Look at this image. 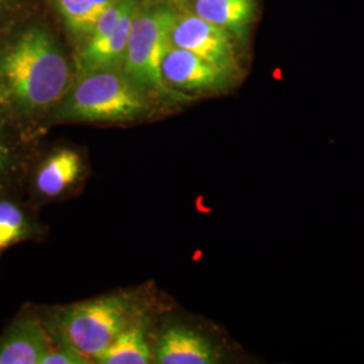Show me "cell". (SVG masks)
Segmentation results:
<instances>
[{
    "instance_id": "obj_1",
    "label": "cell",
    "mask_w": 364,
    "mask_h": 364,
    "mask_svg": "<svg viewBox=\"0 0 364 364\" xmlns=\"http://www.w3.org/2000/svg\"><path fill=\"white\" fill-rule=\"evenodd\" d=\"M0 72L15 99L28 109L58 103L68 92L70 69L49 31L31 27L0 57Z\"/></svg>"
},
{
    "instance_id": "obj_2",
    "label": "cell",
    "mask_w": 364,
    "mask_h": 364,
    "mask_svg": "<svg viewBox=\"0 0 364 364\" xmlns=\"http://www.w3.org/2000/svg\"><path fill=\"white\" fill-rule=\"evenodd\" d=\"M147 109L144 92L114 66L80 73L73 88L63 97L58 117L73 122H129Z\"/></svg>"
},
{
    "instance_id": "obj_3",
    "label": "cell",
    "mask_w": 364,
    "mask_h": 364,
    "mask_svg": "<svg viewBox=\"0 0 364 364\" xmlns=\"http://www.w3.org/2000/svg\"><path fill=\"white\" fill-rule=\"evenodd\" d=\"M178 14L168 4L139 9L131 25L123 55V72L142 91L164 92L162 61L171 46V30Z\"/></svg>"
},
{
    "instance_id": "obj_4",
    "label": "cell",
    "mask_w": 364,
    "mask_h": 364,
    "mask_svg": "<svg viewBox=\"0 0 364 364\" xmlns=\"http://www.w3.org/2000/svg\"><path fill=\"white\" fill-rule=\"evenodd\" d=\"M132 324V302L124 296H105L68 306L60 328L68 344L95 359Z\"/></svg>"
},
{
    "instance_id": "obj_5",
    "label": "cell",
    "mask_w": 364,
    "mask_h": 364,
    "mask_svg": "<svg viewBox=\"0 0 364 364\" xmlns=\"http://www.w3.org/2000/svg\"><path fill=\"white\" fill-rule=\"evenodd\" d=\"M165 82L181 91L213 92L232 85L234 70L212 64L195 53L170 46L162 61Z\"/></svg>"
},
{
    "instance_id": "obj_6",
    "label": "cell",
    "mask_w": 364,
    "mask_h": 364,
    "mask_svg": "<svg viewBox=\"0 0 364 364\" xmlns=\"http://www.w3.org/2000/svg\"><path fill=\"white\" fill-rule=\"evenodd\" d=\"M170 38L171 45L236 72L234 45L230 33L204 18L196 14L178 16Z\"/></svg>"
},
{
    "instance_id": "obj_7",
    "label": "cell",
    "mask_w": 364,
    "mask_h": 364,
    "mask_svg": "<svg viewBox=\"0 0 364 364\" xmlns=\"http://www.w3.org/2000/svg\"><path fill=\"white\" fill-rule=\"evenodd\" d=\"M156 362L159 364H213L220 355L208 338L193 329L171 326L156 343Z\"/></svg>"
},
{
    "instance_id": "obj_8",
    "label": "cell",
    "mask_w": 364,
    "mask_h": 364,
    "mask_svg": "<svg viewBox=\"0 0 364 364\" xmlns=\"http://www.w3.org/2000/svg\"><path fill=\"white\" fill-rule=\"evenodd\" d=\"M50 350L49 336L37 320L23 318L0 338V364H39Z\"/></svg>"
},
{
    "instance_id": "obj_9",
    "label": "cell",
    "mask_w": 364,
    "mask_h": 364,
    "mask_svg": "<svg viewBox=\"0 0 364 364\" xmlns=\"http://www.w3.org/2000/svg\"><path fill=\"white\" fill-rule=\"evenodd\" d=\"M139 4H134L123 14L117 26L111 34L99 41H87L78 53L77 65L80 73L100 68H114L122 63L130 37L131 25Z\"/></svg>"
},
{
    "instance_id": "obj_10",
    "label": "cell",
    "mask_w": 364,
    "mask_h": 364,
    "mask_svg": "<svg viewBox=\"0 0 364 364\" xmlns=\"http://www.w3.org/2000/svg\"><path fill=\"white\" fill-rule=\"evenodd\" d=\"M81 173L82 161L78 153L70 149H58L39 166L36 186L41 195L57 197L70 189L80 180Z\"/></svg>"
},
{
    "instance_id": "obj_11",
    "label": "cell",
    "mask_w": 364,
    "mask_h": 364,
    "mask_svg": "<svg viewBox=\"0 0 364 364\" xmlns=\"http://www.w3.org/2000/svg\"><path fill=\"white\" fill-rule=\"evenodd\" d=\"M196 15L236 37L247 33L255 14V0H195Z\"/></svg>"
},
{
    "instance_id": "obj_12",
    "label": "cell",
    "mask_w": 364,
    "mask_h": 364,
    "mask_svg": "<svg viewBox=\"0 0 364 364\" xmlns=\"http://www.w3.org/2000/svg\"><path fill=\"white\" fill-rule=\"evenodd\" d=\"M151 359L144 326L131 324L93 360L99 364H147Z\"/></svg>"
},
{
    "instance_id": "obj_13",
    "label": "cell",
    "mask_w": 364,
    "mask_h": 364,
    "mask_svg": "<svg viewBox=\"0 0 364 364\" xmlns=\"http://www.w3.org/2000/svg\"><path fill=\"white\" fill-rule=\"evenodd\" d=\"M115 0H53L68 31L77 39H87L99 16Z\"/></svg>"
},
{
    "instance_id": "obj_14",
    "label": "cell",
    "mask_w": 364,
    "mask_h": 364,
    "mask_svg": "<svg viewBox=\"0 0 364 364\" xmlns=\"http://www.w3.org/2000/svg\"><path fill=\"white\" fill-rule=\"evenodd\" d=\"M30 232L25 213L11 201H0V251L23 240Z\"/></svg>"
},
{
    "instance_id": "obj_15",
    "label": "cell",
    "mask_w": 364,
    "mask_h": 364,
    "mask_svg": "<svg viewBox=\"0 0 364 364\" xmlns=\"http://www.w3.org/2000/svg\"><path fill=\"white\" fill-rule=\"evenodd\" d=\"M90 358L77 351L72 346H66L60 350L53 351L52 348L43 355L39 364H88Z\"/></svg>"
},
{
    "instance_id": "obj_16",
    "label": "cell",
    "mask_w": 364,
    "mask_h": 364,
    "mask_svg": "<svg viewBox=\"0 0 364 364\" xmlns=\"http://www.w3.org/2000/svg\"><path fill=\"white\" fill-rule=\"evenodd\" d=\"M9 162H10V150L4 144V142L0 139V174L6 170Z\"/></svg>"
},
{
    "instance_id": "obj_17",
    "label": "cell",
    "mask_w": 364,
    "mask_h": 364,
    "mask_svg": "<svg viewBox=\"0 0 364 364\" xmlns=\"http://www.w3.org/2000/svg\"><path fill=\"white\" fill-rule=\"evenodd\" d=\"M164 3H168V4H174V6H183L186 3V0H161Z\"/></svg>"
}]
</instances>
